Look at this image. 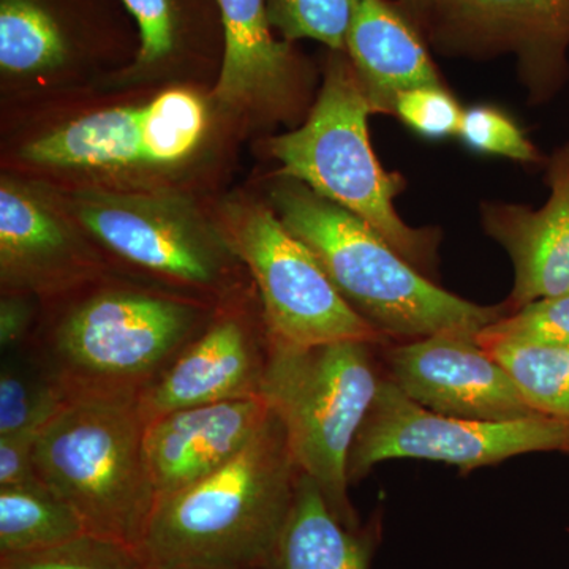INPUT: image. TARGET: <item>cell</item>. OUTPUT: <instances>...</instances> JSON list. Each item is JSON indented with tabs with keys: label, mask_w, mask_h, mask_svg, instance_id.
I'll use <instances>...</instances> for the list:
<instances>
[{
	"label": "cell",
	"mask_w": 569,
	"mask_h": 569,
	"mask_svg": "<svg viewBox=\"0 0 569 569\" xmlns=\"http://www.w3.org/2000/svg\"><path fill=\"white\" fill-rule=\"evenodd\" d=\"M298 463L271 411L230 463L159 497L137 553L153 569H263L298 488Z\"/></svg>",
	"instance_id": "6da1fadb"
},
{
	"label": "cell",
	"mask_w": 569,
	"mask_h": 569,
	"mask_svg": "<svg viewBox=\"0 0 569 569\" xmlns=\"http://www.w3.org/2000/svg\"><path fill=\"white\" fill-rule=\"evenodd\" d=\"M272 204L287 230L309 247L359 317L389 342L441 332L479 335L509 307L479 306L438 287L365 220L284 178Z\"/></svg>",
	"instance_id": "7a4b0ae2"
},
{
	"label": "cell",
	"mask_w": 569,
	"mask_h": 569,
	"mask_svg": "<svg viewBox=\"0 0 569 569\" xmlns=\"http://www.w3.org/2000/svg\"><path fill=\"white\" fill-rule=\"evenodd\" d=\"M372 104L346 51H329L325 80L309 118L293 132L269 141L283 178L365 220L389 246L429 277L437 268L440 234L436 228L403 222L395 200L406 179L381 167L369 137Z\"/></svg>",
	"instance_id": "3957f363"
},
{
	"label": "cell",
	"mask_w": 569,
	"mask_h": 569,
	"mask_svg": "<svg viewBox=\"0 0 569 569\" xmlns=\"http://www.w3.org/2000/svg\"><path fill=\"white\" fill-rule=\"evenodd\" d=\"M146 427L138 399L78 397L67 400L36 443L41 485L80 516L89 535L134 552L157 500Z\"/></svg>",
	"instance_id": "277c9868"
},
{
	"label": "cell",
	"mask_w": 569,
	"mask_h": 569,
	"mask_svg": "<svg viewBox=\"0 0 569 569\" xmlns=\"http://www.w3.org/2000/svg\"><path fill=\"white\" fill-rule=\"evenodd\" d=\"M269 342L261 397L282 422L301 473L316 482L343 526L361 529L350 500L348 456L385 377L377 361L381 347Z\"/></svg>",
	"instance_id": "5b68a950"
},
{
	"label": "cell",
	"mask_w": 569,
	"mask_h": 569,
	"mask_svg": "<svg viewBox=\"0 0 569 569\" xmlns=\"http://www.w3.org/2000/svg\"><path fill=\"white\" fill-rule=\"evenodd\" d=\"M204 310L168 296L103 290L89 296L28 350L66 392L140 399L208 328Z\"/></svg>",
	"instance_id": "8992f818"
},
{
	"label": "cell",
	"mask_w": 569,
	"mask_h": 569,
	"mask_svg": "<svg viewBox=\"0 0 569 569\" xmlns=\"http://www.w3.org/2000/svg\"><path fill=\"white\" fill-rule=\"evenodd\" d=\"M222 238L249 269L260 293L269 339L291 347L389 340L351 309L323 266L263 204H239L224 217Z\"/></svg>",
	"instance_id": "52a82bcc"
},
{
	"label": "cell",
	"mask_w": 569,
	"mask_h": 569,
	"mask_svg": "<svg viewBox=\"0 0 569 569\" xmlns=\"http://www.w3.org/2000/svg\"><path fill=\"white\" fill-rule=\"evenodd\" d=\"M550 451L569 456L568 422L548 417L518 421L445 417L411 400L385 376L348 456V479L355 485L378 463L395 459L432 460L471 471Z\"/></svg>",
	"instance_id": "ba28073f"
},
{
	"label": "cell",
	"mask_w": 569,
	"mask_h": 569,
	"mask_svg": "<svg viewBox=\"0 0 569 569\" xmlns=\"http://www.w3.org/2000/svg\"><path fill=\"white\" fill-rule=\"evenodd\" d=\"M421 33L445 58L512 56L531 104L549 103L569 80V0H430Z\"/></svg>",
	"instance_id": "9c48e42d"
},
{
	"label": "cell",
	"mask_w": 569,
	"mask_h": 569,
	"mask_svg": "<svg viewBox=\"0 0 569 569\" xmlns=\"http://www.w3.org/2000/svg\"><path fill=\"white\" fill-rule=\"evenodd\" d=\"M477 337L441 332L389 343L381 347L385 376L411 400L445 417L477 421L542 417Z\"/></svg>",
	"instance_id": "30bf717a"
},
{
	"label": "cell",
	"mask_w": 569,
	"mask_h": 569,
	"mask_svg": "<svg viewBox=\"0 0 569 569\" xmlns=\"http://www.w3.org/2000/svg\"><path fill=\"white\" fill-rule=\"evenodd\" d=\"M78 217L122 260L193 287L219 282L227 254H233L224 241L217 242L186 217L149 200L93 194L81 201Z\"/></svg>",
	"instance_id": "8fae6325"
},
{
	"label": "cell",
	"mask_w": 569,
	"mask_h": 569,
	"mask_svg": "<svg viewBox=\"0 0 569 569\" xmlns=\"http://www.w3.org/2000/svg\"><path fill=\"white\" fill-rule=\"evenodd\" d=\"M269 346L266 326L254 329L236 316L212 320L142 392V417L149 422L183 408L261 397Z\"/></svg>",
	"instance_id": "7c38bea8"
},
{
	"label": "cell",
	"mask_w": 569,
	"mask_h": 569,
	"mask_svg": "<svg viewBox=\"0 0 569 569\" xmlns=\"http://www.w3.org/2000/svg\"><path fill=\"white\" fill-rule=\"evenodd\" d=\"M271 418L263 397L183 408L152 419L144 452L157 498L208 478L238 458Z\"/></svg>",
	"instance_id": "4fadbf2b"
},
{
	"label": "cell",
	"mask_w": 569,
	"mask_h": 569,
	"mask_svg": "<svg viewBox=\"0 0 569 569\" xmlns=\"http://www.w3.org/2000/svg\"><path fill=\"white\" fill-rule=\"evenodd\" d=\"M546 168L549 198L541 208L481 206L486 234L503 247L515 269L509 312L569 293V142L552 152Z\"/></svg>",
	"instance_id": "5bb4252c"
},
{
	"label": "cell",
	"mask_w": 569,
	"mask_h": 569,
	"mask_svg": "<svg viewBox=\"0 0 569 569\" xmlns=\"http://www.w3.org/2000/svg\"><path fill=\"white\" fill-rule=\"evenodd\" d=\"M223 28L217 102L228 108L290 103L302 62L293 43L277 40L266 0H219Z\"/></svg>",
	"instance_id": "9a60e30c"
},
{
	"label": "cell",
	"mask_w": 569,
	"mask_h": 569,
	"mask_svg": "<svg viewBox=\"0 0 569 569\" xmlns=\"http://www.w3.org/2000/svg\"><path fill=\"white\" fill-rule=\"evenodd\" d=\"M346 52L376 114H392L408 89L445 86L425 36L392 0H353Z\"/></svg>",
	"instance_id": "2e32d148"
},
{
	"label": "cell",
	"mask_w": 569,
	"mask_h": 569,
	"mask_svg": "<svg viewBox=\"0 0 569 569\" xmlns=\"http://www.w3.org/2000/svg\"><path fill=\"white\" fill-rule=\"evenodd\" d=\"M376 531L350 529L301 473L293 507L263 569H370Z\"/></svg>",
	"instance_id": "e0dca14e"
},
{
	"label": "cell",
	"mask_w": 569,
	"mask_h": 569,
	"mask_svg": "<svg viewBox=\"0 0 569 569\" xmlns=\"http://www.w3.org/2000/svg\"><path fill=\"white\" fill-rule=\"evenodd\" d=\"M70 239L54 216L10 182L0 189V268L3 282L32 290L71 279Z\"/></svg>",
	"instance_id": "ac0fdd59"
},
{
	"label": "cell",
	"mask_w": 569,
	"mask_h": 569,
	"mask_svg": "<svg viewBox=\"0 0 569 569\" xmlns=\"http://www.w3.org/2000/svg\"><path fill=\"white\" fill-rule=\"evenodd\" d=\"M142 108H111L67 123L22 149V159L41 167L123 168L144 162Z\"/></svg>",
	"instance_id": "d6986e66"
},
{
	"label": "cell",
	"mask_w": 569,
	"mask_h": 569,
	"mask_svg": "<svg viewBox=\"0 0 569 569\" xmlns=\"http://www.w3.org/2000/svg\"><path fill=\"white\" fill-rule=\"evenodd\" d=\"M89 535L80 516L44 485L0 488V557L58 548Z\"/></svg>",
	"instance_id": "ffe728a7"
},
{
	"label": "cell",
	"mask_w": 569,
	"mask_h": 569,
	"mask_svg": "<svg viewBox=\"0 0 569 569\" xmlns=\"http://www.w3.org/2000/svg\"><path fill=\"white\" fill-rule=\"evenodd\" d=\"M66 392L28 350L6 351L0 370V437L41 430L67 403Z\"/></svg>",
	"instance_id": "44dd1931"
},
{
	"label": "cell",
	"mask_w": 569,
	"mask_h": 569,
	"mask_svg": "<svg viewBox=\"0 0 569 569\" xmlns=\"http://www.w3.org/2000/svg\"><path fill=\"white\" fill-rule=\"evenodd\" d=\"M486 350L507 367L539 415L569 425V348L496 346Z\"/></svg>",
	"instance_id": "7402d4cb"
},
{
	"label": "cell",
	"mask_w": 569,
	"mask_h": 569,
	"mask_svg": "<svg viewBox=\"0 0 569 569\" xmlns=\"http://www.w3.org/2000/svg\"><path fill=\"white\" fill-rule=\"evenodd\" d=\"M206 126L204 104L192 92H163L142 108L141 144L146 163L179 162L193 151Z\"/></svg>",
	"instance_id": "603a6c76"
},
{
	"label": "cell",
	"mask_w": 569,
	"mask_h": 569,
	"mask_svg": "<svg viewBox=\"0 0 569 569\" xmlns=\"http://www.w3.org/2000/svg\"><path fill=\"white\" fill-rule=\"evenodd\" d=\"M482 348L529 346L569 348V293L541 298L511 310L479 332Z\"/></svg>",
	"instance_id": "cb8c5ba5"
},
{
	"label": "cell",
	"mask_w": 569,
	"mask_h": 569,
	"mask_svg": "<svg viewBox=\"0 0 569 569\" xmlns=\"http://www.w3.org/2000/svg\"><path fill=\"white\" fill-rule=\"evenodd\" d=\"M266 9L283 40H316L329 51H346L353 0H266Z\"/></svg>",
	"instance_id": "d4e9b609"
},
{
	"label": "cell",
	"mask_w": 569,
	"mask_h": 569,
	"mask_svg": "<svg viewBox=\"0 0 569 569\" xmlns=\"http://www.w3.org/2000/svg\"><path fill=\"white\" fill-rule=\"evenodd\" d=\"M190 0H122L138 26V47L134 69L160 66L181 50L186 40L187 13Z\"/></svg>",
	"instance_id": "484cf974"
},
{
	"label": "cell",
	"mask_w": 569,
	"mask_h": 569,
	"mask_svg": "<svg viewBox=\"0 0 569 569\" xmlns=\"http://www.w3.org/2000/svg\"><path fill=\"white\" fill-rule=\"evenodd\" d=\"M0 569H142V561L127 546L82 535L58 548L0 557Z\"/></svg>",
	"instance_id": "4316f807"
},
{
	"label": "cell",
	"mask_w": 569,
	"mask_h": 569,
	"mask_svg": "<svg viewBox=\"0 0 569 569\" xmlns=\"http://www.w3.org/2000/svg\"><path fill=\"white\" fill-rule=\"evenodd\" d=\"M458 138L475 152L505 157L526 164L542 162L541 152L519 123L493 107L479 104L463 110Z\"/></svg>",
	"instance_id": "83f0119b"
},
{
	"label": "cell",
	"mask_w": 569,
	"mask_h": 569,
	"mask_svg": "<svg viewBox=\"0 0 569 569\" xmlns=\"http://www.w3.org/2000/svg\"><path fill=\"white\" fill-rule=\"evenodd\" d=\"M392 114L426 140H445L458 137L463 110L447 86H426L400 92Z\"/></svg>",
	"instance_id": "f1b7e54d"
},
{
	"label": "cell",
	"mask_w": 569,
	"mask_h": 569,
	"mask_svg": "<svg viewBox=\"0 0 569 569\" xmlns=\"http://www.w3.org/2000/svg\"><path fill=\"white\" fill-rule=\"evenodd\" d=\"M41 430L0 437V488L41 485L36 467V443Z\"/></svg>",
	"instance_id": "f546056e"
},
{
	"label": "cell",
	"mask_w": 569,
	"mask_h": 569,
	"mask_svg": "<svg viewBox=\"0 0 569 569\" xmlns=\"http://www.w3.org/2000/svg\"><path fill=\"white\" fill-rule=\"evenodd\" d=\"M32 312L20 298L2 301L0 310V346L6 351L20 350L31 331Z\"/></svg>",
	"instance_id": "4dcf8cb0"
},
{
	"label": "cell",
	"mask_w": 569,
	"mask_h": 569,
	"mask_svg": "<svg viewBox=\"0 0 569 569\" xmlns=\"http://www.w3.org/2000/svg\"><path fill=\"white\" fill-rule=\"evenodd\" d=\"M396 2L399 3L403 13H406L411 22L421 31L427 10H429L430 0H396Z\"/></svg>",
	"instance_id": "1f68e13d"
},
{
	"label": "cell",
	"mask_w": 569,
	"mask_h": 569,
	"mask_svg": "<svg viewBox=\"0 0 569 569\" xmlns=\"http://www.w3.org/2000/svg\"><path fill=\"white\" fill-rule=\"evenodd\" d=\"M142 569H153V568H148V567H144V565H142ZM190 569H204V568H190Z\"/></svg>",
	"instance_id": "d6a6232c"
}]
</instances>
